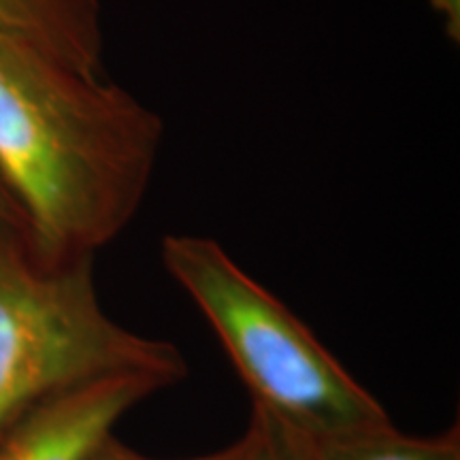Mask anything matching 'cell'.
Masks as SVG:
<instances>
[{"label": "cell", "mask_w": 460, "mask_h": 460, "mask_svg": "<svg viewBox=\"0 0 460 460\" xmlns=\"http://www.w3.org/2000/svg\"><path fill=\"white\" fill-rule=\"evenodd\" d=\"M160 258L220 339L254 410L307 444L390 422L376 396L217 241L166 234Z\"/></svg>", "instance_id": "2"}, {"label": "cell", "mask_w": 460, "mask_h": 460, "mask_svg": "<svg viewBox=\"0 0 460 460\" xmlns=\"http://www.w3.org/2000/svg\"><path fill=\"white\" fill-rule=\"evenodd\" d=\"M243 450H245V441H243V437H241V439L234 441V444L222 447V450H217V452L205 454V456L181 458V460H241V456H243ZM92 460H160V458L143 456V454L132 450V447L122 444L118 437L111 435L105 444L99 447V452L94 454V458Z\"/></svg>", "instance_id": "8"}, {"label": "cell", "mask_w": 460, "mask_h": 460, "mask_svg": "<svg viewBox=\"0 0 460 460\" xmlns=\"http://www.w3.org/2000/svg\"><path fill=\"white\" fill-rule=\"evenodd\" d=\"M0 226H11V228L22 230V233H26L24 216H22L20 207H17L13 197H11L3 183H0Z\"/></svg>", "instance_id": "9"}, {"label": "cell", "mask_w": 460, "mask_h": 460, "mask_svg": "<svg viewBox=\"0 0 460 460\" xmlns=\"http://www.w3.org/2000/svg\"><path fill=\"white\" fill-rule=\"evenodd\" d=\"M243 441L241 460H307V441L298 439L264 411H252Z\"/></svg>", "instance_id": "7"}, {"label": "cell", "mask_w": 460, "mask_h": 460, "mask_svg": "<svg viewBox=\"0 0 460 460\" xmlns=\"http://www.w3.org/2000/svg\"><path fill=\"white\" fill-rule=\"evenodd\" d=\"M118 373L177 384L188 367L172 343L111 320L94 258L48 264L26 233L0 226V437L41 402Z\"/></svg>", "instance_id": "3"}, {"label": "cell", "mask_w": 460, "mask_h": 460, "mask_svg": "<svg viewBox=\"0 0 460 460\" xmlns=\"http://www.w3.org/2000/svg\"><path fill=\"white\" fill-rule=\"evenodd\" d=\"M0 31L39 45L79 71L101 73V0H0Z\"/></svg>", "instance_id": "5"}, {"label": "cell", "mask_w": 460, "mask_h": 460, "mask_svg": "<svg viewBox=\"0 0 460 460\" xmlns=\"http://www.w3.org/2000/svg\"><path fill=\"white\" fill-rule=\"evenodd\" d=\"M164 119L122 85L0 31V183L34 256L94 258L146 199Z\"/></svg>", "instance_id": "1"}, {"label": "cell", "mask_w": 460, "mask_h": 460, "mask_svg": "<svg viewBox=\"0 0 460 460\" xmlns=\"http://www.w3.org/2000/svg\"><path fill=\"white\" fill-rule=\"evenodd\" d=\"M169 386L154 373H118L66 390L0 437V460H92L132 407Z\"/></svg>", "instance_id": "4"}, {"label": "cell", "mask_w": 460, "mask_h": 460, "mask_svg": "<svg viewBox=\"0 0 460 460\" xmlns=\"http://www.w3.org/2000/svg\"><path fill=\"white\" fill-rule=\"evenodd\" d=\"M307 460H460V429L435 437L401 433L393 422L307 444Z\"/></svg>", "instance_id": "6"}]
</instances>
